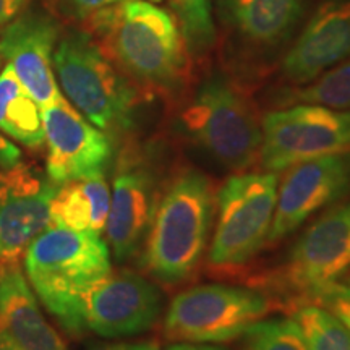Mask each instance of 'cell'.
<instances>
[{
	"instance_id": "1",
	"label": "cell",
	"mask_w": 350,
	"mask_h": 350,
	"mask_svg": "<svg viewBox=\"0 0 350 350\" xmlns=\"http://www.w3.org/2000/svg\"><path fill=\"white\" fill-rule=\"evenodd\" d=\"M88 21L103 49L126 75L167 96L185 88L190 52L167 10L148 0H120Z\"/></svg>"
},
{
	"instance_id": "2",
	"label": "cell",
	"mask_w": 350,
	"mask_h": 350,
	"mask_svg": "<svg viewBox=\"0 0 350 350\" xmlns=\"http://www.w3.org/2000/svg\"><path fill=\"white\" fill-rule=\"evenodd\" d=\"M25 271L47 312L80 336L78 305L88 288L112 273L111 248L100 235L49 226L26 248Z\"/></svg>"
},
{
	"instance_id": "3",
	"label": "cell",
	"mask_w": 350,
	"mask_h": 350,
	"mask_svg": "<svg viewBox=\"0 0 350 350\" xmlns=\"http://www.w3.org/2000/svg\"><path fill=\"white\" fill-rule=\"evenodd\" d=\"M216 216V190L204 174L185 169L161 195L144 242L143 265L165 284L190 278L206 250Z\"/></svg>"
},
{
	"instance_id": "4",
	"label": "cell",
	"mask_w": 350,
	"mask_h": 350,
	"mask_svg": "<svg viewBox=\"0 0 350 350\" xmlns=\"http://www.w3.org/2000/svg\"><path fill=\"white\" fill-rule=\"evenodd\" d=\"M54 73L68 103L104 133H125L137 124L142 94L88 31L60 34Z\"/></svg>"
},
{
	"instance_id": "5",
	"label": "cell",
	"mask_w": 350,
	"mask_h": 350,
	"mask_svg": "<svg viewBox=\"0 0 350 350\" xmlns=\"http://www.w3.org/2000/svg\"><path fill=\"white\" fill-rule=\"evenodd\" d=\"M177 129L209 159L230 170L255 163L261 146V122L250 100L222 72H211L188 96Z\"/></svg>"
},
{
	"instance_id": "6",
	"label": "cell",
	"mask_w": 350,
	"mask_h": 350,
	"mask_svg": "<svg viewBox=\"0 0 350 350\" xmlns=\"http://www.w3.org/2000/svg\"><path fill=\"white\" fill-rule=\"evenodd\" d=\"M278 200V174H237L216 193L217 221L209 262L217 268L250 261L268 240Z\"/></svg>"
},
{
	"instance_id": "7",
	"label": "cell",
	"mask_w": 350,
	"mask_h": 350,
	"mask_svg": "<svg viewBox=\"0 0 350 350\" xmlns=\"http://www.w3.org/2000/svg\"><path fill=\"white\" fill-rule=\"evenodd\" d=\"M265 295L247 287L206 284L183 291L169 305L164 334L175 342L221 344L243 336L269 313Z\"/></svg>"
},
{
	"instance_id": "8",
	"label": "cell",
	"mask_w": 350,
	"mask_h": 350,
	"mask_svg": "<svg viewBox=\"0 0 350 350\" xmlns=\"http://www.w3.org/2000/svg\"><path fill=\"white\" fill-rule=\"evenodd\" d=\"M350 151V111L294 104L271 111L261 120L260 163L266 172H282L306 159Z\"/></svg>"
},
{
	"instance_id": "9",
	"label": "cell",
	"mask_w": 350,
	"mask_h": 350,
	"mask_svg": "<svg viewBox=\"0 0 350 350\" xmlns=\"http://www.w3.org/2000/svg\"><path fill=\"white\" fill-rule=\"evenodd\" d=\"M211 7L235 54L266 62L286 52L299 33L306 0H211Z\"/></svg>"
},
{
	"instance_id": "10",
	"label": "cell",
	"mask_w": 350,
	"mask_h": 350,
	"mask_svg": "<svg viewBox=\"0 0 350 350\" xmlns=\"http://www.w3.org/2000/svg\"><path fill=\"white\" fill-rule=\"evenodd\" d=\"M161 312L159 288L142 275L122 271L88 288L78 305V323L81 334L91 331L107 339L129 338L151 329Z\"/></svg>"
},
{
	"instance_id": "11",
	"label": "cell",
	"mask_w": 350,
	"mask_h": 350,
	"mask_svg": "<svg viewBox=\"0 0 350 350\" xmlns=\"http://www.w3.org/2000/svg\"><path fill=\"white\" fill-rule=\"evenodd\" d=\"M46 137L47 177L55 185L104 174L111 163V137L86 120L67 99L41 107Z\"/></svg>"
},
{
	"instance_id": "12",
	"label": "cell",
	"mask_w": 350,
	"mask_h": 350,
	"mask_svg": "<svg viewBox=\"0 0 350 350\" xmlns=\"http://www.w3.org/2000/svg\"><path fill=\"white\" fill-rule=\"evenodd\" d=\"M350 190V151L306 159L288 167L278 190L269 242L286 239L319 209Z\"/></svg>"
},
{
	"instance_id": "13",
	"label": "cell",
	"mask_w": 350,
	"mask_h": 350,
	"mask_svg": "<svg viewBox=\"0 0 350 350\" xmlns=\"http://www.w3.org/2000/svg\"><path fill=\"white\" fill-rule=\"evenodd\" d=\"M59 38V21L39 7L25 8L0 31L3 60L41 107L64 96L54 73V52Z\"/></svg>"
},
{
	"instance_id": "14",
	"label": "cell",
	"mask_w": 350,
	"mask_h": 350,
	"mask_svg": "<svg viewBox=\"0 0 350 350\" xmlns=\"http://www.w3.org/2000/svg\"><path fill=\"white\" fill-rule=\"evenodd\" d=\"M157 204L159 180L154 169L138 156H124L111 190L106 222L107 245L117 261L137 255L146 242Z\"/></svg>"
},
{
	"instance_id": "15",
	"label": "cell",
	"mask_w": 350,
	"mask_h": 350,
	"mask_svg": "<svg viewBox=\"0 0 350 350\" xmlns=\"http://www.w3.org/2000/svg\"><path fill=\"white\" fill-rule=\"evenodd\" d=\"M350 274V201L317 219L292 247L287 279L312 299Z\"/></svg>"
},
{
	"instance_id": "16",
	"label": "cell",
	"mask_w": 350,
	"mask_h": 350,
	"mask_svg": "<svg viewBox=\"0 0 350 350\" xmlns=\"http://www.w3.org/2000/svg\"><path fill=\"white\" fill-rule=\"evenodd\" d=\"M57 187L25 164L0 169V262L15 261L51 226Z\"/></svg>"
},
{
	"instance_id": "17",
	"label": "cell",
	"mask_w": 350,
	"mask_h": 350,
	"mask_svg": "<svg viewBox=\"0 0 350 350\" xmlns=\"http://www.w3.org/2000/svg\"><path fill=\"white\" fill-rule=\"evenodd\" d=\"M350 60V0H325L295 34L281 59V77L305 85Z\"/></svg>"
},
{
	"instance_id": "18",
	"label": "cell",
	"mask_w": 350,
	"mask_h": 350,
	"mask_svg": "<svg viewBox=\"0 0 350 350\" xmlns=\"http://www.w3.org/2000/svg\"><path fill=\"white\" fill-rule=\"evenodd\" d=\"M0 336L18 350H68L15 261L0 269Z\"/></svg>"
},
{
	"instance_id": "19",
	"label": "cell",
	"mask_w": 350,
	"mask_h": 350,
	"mask_svg": "<svg viewBox=\"0 0 350 350\" xmlns=\"http://www.w3.org/2000/svg\"><path fill=\"white\" fill-rule=\"evenodd\" d=\"M111 187L104 174L57 187L49 204L51 226L100 235L106 230Z\"/></svg>"
},
{
	"instance_id": "20",
	"label": "cell",
	"mask_w": 350,
	"mask_h": 350,
	"mask_svg": "<svg viewBox=\"0 0 350 350\" xmlns=\"http://www.w3.org/2000/svg\"><path fill=\"white\" fill-rule=\"evenodd\" d=\"M0 133L29 150L46 143L41 106L7 64L0 70Z\"/></svg>"
},
{
	"instance_id": "21",
	"label": "cell",
	"mask_w": 350,
	"mask_h": 350,
	"mask_svg": "<svg viewBox=\"0 0 350 350\" xmlns=\"http://www.w3.org/2000/svg\"><path fill=\"white\" fill-rule=\"evenodd\" d=\"M275 103L279 107L313 104L336 111H350V60L326 70L305 85L284 88L275 96Z\"/></svg>"
},
{
	"instance_id": "22",
	"label": "cell",
	"mask_w": 350,
	"mask_h": 350,
	"mask_svg": "<svg viewBox=\"0 0 350 350\" xmlns=\"http://www.w3.org/2000/svg\"><path fill=\"white\" fill-rule=\"evenodd\" d=\"M170 7L190 55L201 59L209 54L217 42L211 0H170Z\"/></svg>"
},
{
	"instance_id": "23",
	"label": "cell",
	"mask_w": 350,
	"mask_h": 350,
	"mask_svg": "<svg viewBox=\"0 0 350 350\" xmlns=\"http://www.w3.org/2000/svg\"><path fill=\"white\" fill-rule=\"evenodd\" d=\"M306 350H350V329L325 306L304 305L294 313Z\"/></svg>"
},
{
	"instance_id": "24",
	"label": "cell",
	"mask_w": 350,
	"mask_h": 350,
	"mask_svg": "<svg viewBox=\"0 0 350 350\" xmlns=\"http://www.w3.org/2000/svg\"><path fill=\"white\" fill-rule=\"evenodd\" d=\"M243 350H306L294 318L260 319L243 334Z\"/></svg>"
},
{
	"instance_id": "25",
	"label": "cell",
	"mask_w": 350,
	"mask_h": 350,
	"mask_svg": "<svg viewBox=\"0 0 350 350\" xmlns=\"http://www.w3.org/2000/svg\"><path fill=\"white\" fill-rule=\"evenodd\" d=\"M308 300L325 306L350 329V274L340 281L331 284L329 287L323 288L321 292H318Z\"/></svg>"
},
{
	"instance_id": "26",
	"label": "cell",
	"mask_w": 350,
	"mask_h": 350,
	"mask_svg": "<svg viewBox=\"0 0 350 350\" xmlns=\"http://www.w3.org/2000/svg\"><path fill=\"white\" fill-rule=\"evenodd\" d=\"M120 0H49L57 13L72 21H85L93 18L104 8L116 5Z\"/></svg>"
},
{
	"instance_id": "27",
	"label": "cell",
	"mask_w": 350,
	"mask_h": 350,
	"mask_svg": "<svg viewBox=\"0 0 350 350\" xmlns=\"http://www.w3.org/2000/svg\"><path fill=\"white\" fill-rule=\"evenodd\" d=\"M21 163V151L12 139L0 133V169L13 167Z\"/></svg>"
},
{
	"instance_id": "28",
	"label": "cell",
	"mask_w": 350,
	"mask_h": 350,
	"mask_svg": "<svg viewBox=\"0 0 350 350\" xmlns=\"http://www.w3.org/2000/svg\"><path fill=\"white\" fill-rule=\"evenodd\" d=\"M29 0H0V28L18 16L28 5Z\"/></svg>"
},
{
	"instance_id": "29",
	"label": "cell",
	"mask_w": 350,
	"mask_h": 350,
	"mask_svg": "<svg viewBox=\"0 0 350 350\" xmlns=\"http://www.w3.org/2000/svg\"><path fill=\"white\" fill-rule=\"evenodd\" d=\"M90 350H161L159 344L154 340H143V342H111L96 344Z\"/></svg>"
},
{
	"instance_id": "30",
	"label": "cell",
	"mask_w": 350,
	"mask_h": 350,
	"mask_svg": "<svg viewBox=\"0 0 350 350\" xmlns=\"http://www.w3.org/2000/svg\"><path fill=\"white\" fill-rule=\"evenodd\" d=\"M165 350H229L221 345H213V344H193V342H177L172 344Z\"/></svg>"
},
{
	"instance_id": "31",
	"label": "cell",
	"mask_w": 350,
	"mask_h": 350,
	"mask_svg": "<svg viewBox=\"0 0 350 350\" xmlns=\"http://www.w3.org/2000/svg\"><path fill=\"white\" fill-rule=\"evenodd\" d=\"M0 350H18V349H16L15 345L10 344L7 339H3L2 336H0Z\"/></svg>"
},
{
	"instance_id": "32",
	"label": "cell",
	"mask_w": 350,
	"mask_h": 350,
	"mask_svg": "<svg viewBox=\"0 0 350 350\" xmlns=\"http://www.w3.org/2000/svg\"><path fill=\"white\" fill-rule=\"evenodd\" d=\"M5 64V60H3V57H2V52H0V70H2V65Z\"/></svg>"
},
{
	"instance_id": "33",
	"label": "cell",
	"mask_w": 350,
	"mask_h": 350,
	"mask_svg": "<svg viewBox=\"0 0 350 350\" xmlns=\"http://www.w3.org/2000/svg\"><path fill=\"white\" fill-rule=\"evenodd\" d=\"M148 2H152V3H159V2H163V0H148Z\"/></svg>"
}]
</instances>
